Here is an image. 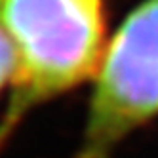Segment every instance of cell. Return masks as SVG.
I'll use <instances>...</instances> for the list:
<instances>
[{"label":"cell","instance_id":"obj_1","mask_svg":"<svg viewBox=\"0 0 158 158\" xmlns=\"http://www.w3.org/2000/svg\"><path fill=\"white\" fill-rule=\"evenodd\" d=\"M0 29L17 55L0 149L46 101L88 80L103 59L105 0H0Z\"/></svg>","mask_w":158,"mask_h":158},{"label":"cell","instance_id":"obj_2","mask_svg":"<svg viewBox=\"0 0 158 158\" xmlns=\"http://www.w3.org/2000/svg\"><path fill=\"white\" fill-rule=\"evenodd\" d=\"M158 114V0L122 21L103 52L76 158H109L130 131Z\"/></svg>","mask_w":158,"mask_h":158},{"label":"cell","instance_id":"obj_3","mask_svg":"<svg viewBox=\"0 0 158 158\" xmlns=\"http://www.w3.org/2000/svg\"><path fill=\"white\" fill-rule=\"evenodd\" d=\"M15 69H17L15 50L10 38L4 35V31L0 29V92L4 89V86H12Z\"/></svg>","mask_w":158,"mask_h":158}]
</instances>
